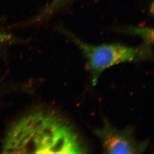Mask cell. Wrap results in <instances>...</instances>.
Segmentation results:
<instances>
[{
    "label": "cell",
    "mask_w": 154,
    "mask_h": 154,
    "mask_svg": "<svg viewBox=\"0 0 154 154\" xmlns=\"http://www.w3.org/2000/svg\"><path fill=\"white\" fill-rule=\"evenodd\" d=\"M16 38L12 34L0 31V47L15 42Z\"/></svg>",
    "instance_id": "6"
},
{
    "label": "cell",
    "mask_w": 154,
    "mask_h": 154,
    "mask_svg": "<svg viewBox=\"0 0 154 154\" xmlns=\"http://www.w3.org/2000/svg\"><path fill=\"white\" fill-rule=\"evenodd\" d=\"M7 154H83L86 149L68 122L51 112L35 111L11 128L3 144Z\"/></svg>",
    "instance_id": "1"
},
{
    "label": "cell",
    "mask_w": 154,
    "mask_h": 154,
    "mask_svg": "<svg viewBox=\"0 0 154 154\" xmlns=\"http://www.w3.org/2000/svg\"><path fill=\"white\" fill-rule=\"evenodd\" d=\"M67 1V0H53L51 4H50L37 17H35V20L34 19V22L42 20V19L50 16Z\"/></svg>",
    "instance_id": "5"
},
{
    "label": "cell",
    "mask_w": 154,
    "mask_h": 154,
    "mask_svg": "<svg viewBox=\"0 0 154 154\" xmlns=\"http://www.w3.org/2000/svg\"><path fill=\"white\" fill-rule=\"evenodd\" d=\"M75 44L86 60L93 85L97 83L103 72L109 67L123 63H136L151 58L150 45L133 47L121 44L93 45L84 42L66 30H63Z\"/></svg>",
    "instance_id": "2"
},
{
    "label": "cell",
    "mask_w": 154,
    "mask_h": 154,
    "mask_svg": "<svg viewBox=\"0 0 154 154\" xmlns=\"http://www.w3.org/2000/svg\"><path fill=\"white\" fill-rule=\"evenodd\" d=\"M127 32L130 34L137 35L145 39L146 44L151 45L154 42V35L153 29L150 28H129Z\"/></svg>",
    "instance_id": "4"
},
{
    "label": "cell",
    "mask_w": 154,
    "mask_h": 154,
    "mask_svg": "<svg viewBox=\"0 0 154 154\" xmlns=\"http://www.w3.org/2000/svg\"><path fill=\"white\" fill-rule=\"evenodd\" d=\"M94 134L107 154H141L148 147L147 142L136 138L131 128H115L106 119L102 126L95 130Z\"/></svg>",
    "instance_id": "3"
}]
</instances>
